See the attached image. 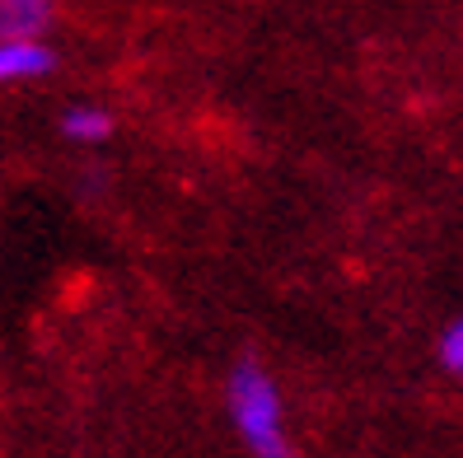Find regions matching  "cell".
<instances>
[{"instance_id": "obj_1", "label": "cell", "mask_w": 463, "mask_h": 458, "mask_svg": "<svg viewBox=\"0 0 463 458\" xmlns=\"http://www.w3.org/2000/svg\"><path fill=\"white\" fill-rule=\"evenodd\" d=\"M225 412L234 435L253 458H295L286 430V402L271 379V369L258 356H239L225 374Z\"/></svg>"}, {"instance_id": "obj_2", "label": "cell", "mask_w": 463, "mask_h": 458, "mask_svg": "<svg viewBox=\"0 0 463 458\" xmlns=\"http://www.w3.org/2000/svg\"><path fill=\"white\" fill-rule=\"evenodd\" d=\"M57 70V51L47 38H0V85H29Z\"/></svg>"}, {"instance_id": "obj_3", "label": "cell", "mask_w": 463, "mask_h": 458, "mask_svg": "<svg viewBox=\"0 0 463 458\" xmlns=\"http://www.w3.org/2000/svg\"><path fill=\"white\" fill-rule=\"evenodd\" d=\"M57 0H0V38H47Z\"/></svg>"}, {"instance_id": "obj_4", "label": "cell", "mask_w": 463, "mask_h": 458, "mask_svg": "<svg viewBox=\"0 0 463 458\" xmlns=\"http://www.w3.org/2000/svg\"><path fill=\"white\" fill-rule=\"evenodd\" d=\"M57 131H61L71 145H103L118 131V122L99 103H71L66 113H61V122H57Z\"/></svg>"}, {"instance_id": "obj_5", "label": "cell", "mask_w": 463, "mask_h": 458, "mask_svg": "<svg viewBox=\"0 0 463 458\" xmlns=\"http://www.w3.org/2000/svg\"><path fill=\"white\" fill-rule=\"evenodd\" d=\"M435 360H440L445 374H463V313L449 318L440 328V341H435Z\"/></svg>"}]
</instances>
